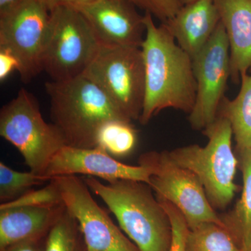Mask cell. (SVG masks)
Masks as SVG:
<instances>
[{
  "label": "cell",
  "mask_w": 251,
  "mask_h": 251,
  "mask_svg": "<svg viewBox=\"0 0 251 251\" xmlns=\"http://www.w3.org/2000/svg\"><path fill=\"white\" fill-rule=\"evenodd\" d=\"M186 251H241V249L227 229L214 223H206L190 229Z\"/></svg>",
  "instance_id": "20"
},
{
  "label": "cell",
  "mask_w": 251,
  "mask_h": 251,
  "mask_svg": "<svg viewBox=\"0 0 251 251\" xmlns=\"http://www.w3.org/2000/svg\"><path fill=\"white\" fill-rule=\"evenodd\" d=\"M131 122L124 120L105 122L97 133L96 148L101 149L112 157L129 155L138 141V133Z\"/></svg>",
  "instance_id": "19"
},
{
  "label": "cell",
  "mask_w": 251,
  "mask_h": 251,
  "mask_svg": "<svg viewBox=\"0 0 251 251\" xmlns=\"http://www.w3.org/2000/svg\"><path fill=\"white\" fill-rule=\"evenodd\" d=\"M220 22L214 0H196L183 5L163 24L179 47L193 59L210 40Z\"/></svg>",
  "instance_id": "14"
},
{
  "label": "cell",
  "mask_w": 251,
  "mask_h": 251,
  "mask_svg": "<svg viewBox=\"0 0 251 251\" xmlns=\"http://www.w3.org/2000/svg\"><path fill=\"white\" fill-rule=\"evenodd\" d=\"M82 75L93 81L130 120H139L145 94L140 48L100 46Z\"/></svg>",
  "instance_id": "7"
},
{
  "label": "cell",
  "mask_w": 251,
  "mask_h": 251,
  "mask_svg": "<svg viewBox=\"0 0 251 251\" xmlns=\"http://www.w3.org/2000/svg\"><path fill=\"white\" fill-rule=\"evenodd\" d=\"M135 6L144 9L158 20L161 23L173 18L181 9L179 0H128Z\"/></svg>",
  "instance_id": "25"
},
{
  "label": "cell",
  "mask_w": 251,
  "mask_h": 251,
  "mask_svg": "<svg viewBox=\"0 0 251 251\" xmlns=\"http://www.w3.org/2000/svg\"><path fill=\"white\" fill-rule=\"evenodd\" d=\"M50 21V10L38 0H26L0 14V48L16 56L20 64L18 74L24 83L43 72Z\"/></svg>",
  "instance_id": "9"
},
{
  "label": "cell",
  "mask_w": 251,
  "mask_h": 251,
  "mask_svg": "<svg viewBox=\"0 0 251 251\" xmlns=\"http://www.w3.org/2000/svg\"><path fill=\"white\" fill-rule=\"evenodd\" d=\"M45 251H88L80 226L66 208L46 237Z\"/></svg>",
  "instance_id": "21"
},
{
  "label": "cell",
  "mask_w": 251,
  "mask_h": 251,
  "mask_svg": "<svg viewBox=\"0 0 251 251\" xmlns=\"http://www.w3.org/2000/svg\"><path fill=\"white\" fill-rule=\"evenodd\" d=\"M240 82L237 97L233 100L224 97L218 112L230 123L235 151L251 149V73L242 75Z\"/></svg>",
  "instance_id": "17"
},
{
  "label": "cell",
  "mask_w": 251,
  "mask_h": 251,
  "mask_svg": "<svg viewBox=\"0 0 251 251\" xmlns=\"http://www.w3.org/2000/svg\"><path fill=\"white\" fill-rule=\"evenodd\" d=\"M50 14L43 72L54 81L82 75L101 46L93 29L83 15L72 5H56Z\"/></svg>",
  "instance_id": "5"
},
{
  "label": "cell",
  "mask_w": 251,
  "mask_h": 251,
  "mask_svg": "<svg viewBox=\"0 0 251 251\" xmlns=\"http://www.w3.org/2000/svg\"><path fill=\"white\" fill-rule=\"evenodd\" d=\"M83 15L101 46L141 48L144 15L128 0H94L73 6Z\"/></svg>",
  "instance_id": "12"
},
{
  "label": "cell",
  "mask_w": 251,
  "mask_h": 251,
  "mask_svg": "<svg viewBox=\"0 0 251 251\" xmlns=\"http://www.w3.org/2000/svg\"><path fill=\"white\" fill-rule=\"evenodd\" d=\"M92 1H94V0H57V4L56 5L67 4L76 6V5L85 4V3L90 2Z\"/></svg>",
  "instance_id": "29"
},
{
  "label": "cell",
  "mask_w": 251,
  "mask_h": 251,
  "mask_svg": "<svg viewBox=\"0 0 251 251\" xmlns=\"http://www.w3.org/2000/svg\"><path fill=\"white\" fill-rule=\"evenodd\" d=\"M76 175L100 178L107 182L130 179L149 184L150 171L140 165L133 166L121 163L99 148L64 146L52 157L44 174L50 179Z\"/></svg>",
  "instance_id": "13"
},
{
  "label": "cell",
  "mask_w": 251,
  "mask_h": 251,
  "mask_svg": "<svg viewBox=\"0 0 251 251\" xmlns=\"http://www.w3.org/2000/svg\"><path fill=\"white\" fill-rule=\"evenodd\" d=\"M64 205L57 183L53 178L41 189L31 190L22 197L11 202L1 203L0 208L13 206L54 207Z\"/></svg>",
  "instance_id": "23"
},
{
  "label": "cell",
  "mask_w": 251,
  "mask_h": 251,
  "mask_svg": "<svg viewBox=\"0 0 251 251\" xmlns=\"http://www.w3.org/2000/svg\"><path fill=\"white\" fill-rule=\"evenodd\" d=\"M228 40L230 78L251 72V0H214Z\"/></svg>",
  "instance_id": "15"
},
{
  "label": "cell",
  "mask_w": 251,
  "mask_h": 251,
  "mask_svg": "<svg viewBox=\"0 0 251 251\" xmlns=\"http://www.w3.org/2000/svg\"><path fill=\"white\" fill-rule=\"evenodd\" d=\"M146 34L142 44L145 94L139 121L145 125L162 110L188 113L196 102L197 84L192 58L176 44L166 25L157 26L152 15L144 14Z\"/></svg>",
  "instance_id": "1"
},
{
  "label": "cell",
  "mask_w": 251,
  "mask_h": 251,
  "mask_svg": "<svg viewBox=\"0 0 251 251\" xmlns=\"http://www.w3.org/2000/svg\"><path fill=\"white\" fill-rule=\"evenodd\" d=\"M43 4L45 5L46 7L50 11L51 9L54 7L57 4V0H38Z\"/></svg>",
  "instance_id": "31"
},
{
  "label": "cell",
  "mask_w": 251,
  "mask_h": 251,
  "mask_svg": "<svg viewBox=\"0 0 251 251\" xmlns=\"http://www.w3.org/2000/svg\"><path fill=\"white\" fill-rule=\"evenodd\" d=\"M46 239L18 243L2 251H45Z\"/></svg>",
  "instance_id": "27"
},
{
  "label": "cell",
  "mask_w": 251,
  "mask_h": 251,
  "mask_svg": "<svg viewBox=\"0 0 251 251\" xmlns=\"http://www.w3.org/2000/svg\"><path fill=\"white\" fill-rule=\"evenodd\" d=\"M202 133L208 139L205 147L191 145L168 151L175 163L197 175L212 207L223 210L240 189L234 181L239 161L232 150V126L218 115Z\"/></svg>",
  "instance_id": "4"
},
{
  "label": "cell",
  "mask_w": 251,
  "mask_h": 251,
  "mask_svg": "<svg viewBox=\"0 0 251 251\" xmlns=\"http://www.w3.org/2000/svg\"><path fill=\"white\" fill-rule=\"evenodd\" d=\"M192 62L197 92L188 122L193 130L202 131L217 117L230 77L229 42L221 22Z\"/></svg>",
  "instance_id": "10"
},
{
  "label": "cell",
  "mask_w": 251,
  "mask_h": 251,
  "mask_svg": "<svg viewBox=\"0 0 251 251\" xmlns=\"http://www.w3.org/2000/svg\"><path fill=\"white\" fill-rule=\"evenodd\" d=\"M53 179L66 209L80 226L88 251H140L94 201L83 179L76 175Z\"/></svg>",
  "instance_id": "11"
},
{
  "label": "cell",
  "mask_w": 251,
  "mask_h": 251,
  "mask_svg": "<svg viewBox=\"0 0 251 251\" xmlns=\"http://www.w3.org/2000/svg\"><path fill=\"white\" fill-rule=\"evenodd\" d=\"M83 179L140 251H169L173 236L171 220L150 185L130 179L103 184L89 176Z\"/></svg>",
  "instance_id": "2"
},
{
  "label": "cell",
  "mask_w": 251,
  "mask_h": 251,
  "mask_svg": "<svg viewBox=\"0 0 251 251\" xmlns=\"http://www.w3.org/2000/svg\"><path fill=\"white\" fill-rule=\"evenodd\" d=\"M45 88L50 102L52 123L62 133L67 146L95 148L97 133L105 122L132 121L85 75L49 81Z\"/></svg>",
  "instance_id": "3"
},
{
  "label": "cell",
  "mask_w": 251,
  "mask_h": 251,
  "mask_svg": "<svg viewBox=\"0 0 251 251\" xmlns=\"http://www.w3.org/2000/svg\"><path fill=\"white\" fill-rule=\"evenodd\" d=\"M156 197L169 216L173 227V241L169 251H186V238L190 229L184 215L171 202Z\"/></svg>",
  "instance_id": "24"
},
{
  "label": "cell",
  "mask_w": 251,
  "mask_h": 251,
  "mask_svg": "<svg viewBox=\"0 0 251 251\" xmlns=\"http://www.w3.org/2000/svg\"><path fill=\"white\" fill-rule=\"evenodd\" d=\"M196 1V0H179L180 3L181 5H185L189 4V3L193 2V1Z\"/></svg>",
  "instance_id": "32"
},
{
  "label": "cell",
  "mask_w": 251,
  "mask_h": 251,
  "mask_svg": "<svg viewBox=\"0 0 251 251\" xmlns=\"http://www.w3.org/2000/svg\"><path fill=\"white\" fill-rule=\"evenodd\" d=\"M51 179L32 171L19 172L0 163V201L1 203L16 201Z\"/></svg>",
  "instance_id": "22"
},
{
  "label": "cell",
  "mask_w": 251,
  "mask_h": 251,
  "mask_svg": "<svg viewBox=\"0 0 251 251\" xmlns=\"http://www.w3.org/2000/svg\"><path fill=\"white\" fill-rule=\"evenodd\" d=\"M242 173V195L232 210L220 216L238 245L251 233V149L235 151Z\"/></svg>",
  "instance_id": "18"
},
{
  "label": "cell",
  "mask_w": 251,
  "mask_h": 251,
  "mask_svg": "<svg viewBox=\"0 0 251 251\" xmlns=\"http://www.w3.org/2000/svg\"><path fill=\"white\" fill-rule=\"evenodd\" d=\"M0 135L17 148L30 171L42 175L54 155L67 146L57 127L44 120L34 96L24 88L0 110Z\"/></svg>",
  "instance_id": "6"
},
{
  "label": "cell",
  "mask_w": 251,
  "mask_h": 251,
  "mask_svg": "<svg viewBox=\"0 0 251 251\" xmlns=\"http://www.w3.org/2000/svg\"><path fill=\"white\" fill-rule=\"evenodd\" d=\"M18 59L11 51L0 48V81L3 82L14 71H19Z\"/></svg>",
  "instance_id": "26"
},
{
  "label": "cell",
  "mask_w": 251,
  "mask_h": 251,
  "mask_svg": "<svg viewBox=\"0 0 251 251\" xmlns=\"http://www.w3.org/2000/svg\"><path fill=\"white\" fill-rule=\"evenodd\" d=\"M65 206L0 208V251L18 243L47 237Z\"/></svg>",
  "instance_id": "16"
},
{
  "label": "cell",
  "mask_w": 251,
  "mask_h": 251,
  "mask_svg": "<svg viewBox=\"0 0 251 251\" xmlns=\"http://www.w3.org/2000/svg\"><path fill=\"white\" fill-rule=\"evenodd\" d=\"M26 0H0V14L6 12Z\"/></svg>",
  "instance_id": "28"
},
{
  "label": "cell",
  "mask_w": 251,
  "mask_h": 251,
  "mask_svg": "<svg viewBox=\"0 0 251 251\" xmlns=\"http://www.w3.org/2000/svg\"><path fill=\"white\" fill-rule=\"evenodd\" d=\"M138 161L140 166L150 170L149 185L156 196L176 206L184 215L190 229L206 223H214L225 228L197 175L175 163L169 151H148L142 154Z\"/></svg>",
  "instance_id": "8"
},
{
  "label": "cell",
  "mask_w": 251,
  "mask_h": 251,
  "mask_svg": "<svg viewBox=\"0 0 251 251\" xmlns=\"http://www.w3.org/2000/svg\"><path fill=\"white\" fill-rule=\"evenodd\" d=\"M239 247L241 251H251V233L243 239Z\"/></svg>",
  "instance_id": "30"
}]
</instances>
